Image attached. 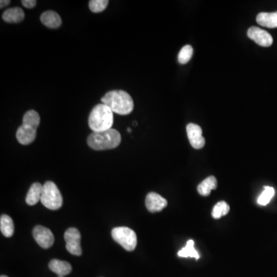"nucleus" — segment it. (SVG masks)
Returning <instances> with one entry per match:
<instances>
[{"label":"nucleus","mask_w":277,"mask_h":277,"mask_svg":"<svg viewBox=\"0 0 277 277\" xmlns=\"http://www.w3.org/2000/svg\"><path fill=\"white\" fill-rule=\"evenodd\" d=\"M102 103L119 115H129L134 108L131 96L123 90L110 91L103 97Z\"/></svg>","instance_id":"f257e3e1"},{"label":"nucleus","mask_w":277,"mask_h":277,"mask_svg":"<svg viewBox=\"0 0 277 277\" xmlns=\"http://www.w3.org/2000/svg\"><path fill=\"white\" fill-rule=\"evenodd\" d=\"M113 112L105 104L96 106L89 114V127L94 133L107 131L113 127L114 117Z\"/></svg>","instance_id":"f03ea898"},{"label":"nucleus","mask_w":277,"mask_h":277,"mask_svg":"<svg viewBox=\"0 0 277 277\" xmlns=\"http://www.w3.org/2000/svg\"><path fill=\"white\" fill-rule=\"evenodd\" d=\"M40 117L35 110H30L23 116V124L17 132V139L22 145H29L34 141L36 130L40 126Z\"/></svg>","instance_id":"7ed1b4c3"},{"label":"nucleus","mask_w":277,"mask_h":277,"mask_svg":"<svg viewBox=\"0 0 277 277\" xmlns=\"http://www.w3.org/2000/svg\"><path fill=\"white\" fill-rule=\"evenodd\" d=\"M120 143L121 135L114 129L99 133L94 132L87 139L88 146L97 151L115 149Z\"/></svg>","instance_id":"20e7f679"},{"label":"nucleus","mask_w":277,"mask_h":277,"mask_svg":"<svg viewBox=\"0 0 277 277\" xmlns=\"http://www.w3.org/2000/svg\"><path fill=\"white\" fill-rule=\"evenodd\" d=\"M41 201L43 205L52 210H59L62 206V197L57 186L51 181L43 185Z\"/></svg>","instance_id":"39448f33"},{"label":"nucleus","mask_w":277,"mask_h":277,"mask_svg":"<svg viewBox=\"0 0 277 277\" xmlns=\"http://www.w3.org/2000/svg\"><path fill=\"white\" fill-rule=\"evenodd\" d=\"M112 237L126 250L133 251L137 245V236L131 229L126 226L116 227L112 230Z\"/></svg>","instance_id":"423d86ee"},{"label":"nucleus","mask_w":277,"mask_h":277,"mask_svg":"<svg viewBox=\"0 0 277 277\" xmlns=\"http://www.w3.org/2000/svg\"><path fill=\"white\" fill-rule=\"evenodd\" d=\"M66 243V249L74 256L82 255V248L80 246L81 235L79 230L74 227L68 229L64 234Z\"/></svg>","instance_id":"0eeeda50"},{"label":"nucleus","mask_w":277,"mask_h":277,"mask_svg":"<svg viewBox=\"0 0 277 277\" xmlns=\"http://www.w3.org/2000/svg\"><path fill=\"white\" fill-rule=\"evenodd\" d=\"M33 236L36 243L43 249L51 247L54 243V236L51 230L40 225L35 226Z\"/></svg>","instance_id":"6e6552de"},{"label":"nucleus","mask_w":277,"mask_h":277,"mask_svg":"<svg viewBox=\"0 0 277 277\" xmlns=\"http://www.w3.org/2000/svg\"><path fill=\"white\" fill-rule=\"evenodd\" d=\"M247 36L250 40H253L255 43L262 47H269L272 46L273 43L272 36L266 30L259 27H250L248 30Z\"/></svg>","instance_id":"1a4fd4ad"},{"label":"nucleus","mask_w":277,"mask_h":277,"mask_svg":"<svg viewBox=\"0 0 277 277\" xmlns=\"http://www.w3.org/2000/svg\"><path fill=\"white\" fill-rule=\"evenodd\" d=\"M187 136L191 146L194 149H200L205 146V138L203 136V130L195 123H189L187 127Z\"/></svg>","instance_id":"9d476101"},{"label":"nucleus","mask_w":277,"mask_h":277,"mask_svg":"<svg viewBox=\"0 0 277 277\" xmlns=\"http://www.w3.org/2000/svg\"><path fill=\"white\" fill-rule=\"evenodd\" d=\"M167 206V200L156 193H149L146 198V207L151 213L162 211Z\"/></svg>","instance_id":"9b49d317"},{"label":"nucleus","mask_w":277,"mask_h":277,"mask_svg":"<svg viewBox=\"0 0 277 277\" xmlns=\"http://www.w3.org/2000/svg\"><path fill=\"white\" fill-rule=\"evenodd\" d=\"M49 268L50 270L57 274L59 277H64L72 271V266L69 262L56 259H52L49 262Z\"/></svg>","instance_id":"f8f14e48"},{"label":"nucleus","mask_w":277,"mask_h":277,"mask_svg":"<svg viewBox=\"0 0 277 277\" xmlns=\"http://www.w3.org/2000/svg\"><path fill=\"white\" fill-rule=\"evenodd\" d=\"M42 23L48 28H59L62 24V20L59 14L54 11H46L40 17Z\"/></svg>","instance_id":"ddd939ff"},{"label":"nucleus","mask_w":277,"mask_h":277,"mask_svg":"<svg viewBox=\"0 0 277 277\" xmlns=\"http://www.w3.org/2000/svg\"><path fill=\"white\" fill-rule=\"evenodd\" d=\"M258 24L266 28H277V11L274 13H260L256 17Z\"/></svg>","instance_id":"4468645a"},{"label":"nucleus","mask_w":277,"mask_h":277,"mask_svg":"<svg viewBox=\"0 0 277 277\" xmlns=\"http://www.w3.org/2000/svg\"><path fill=\"white\" fill-rule=\"evenodd\" d=\"M2 17L7 23H18L24 20L25 14L20 7H14L6 10Z\"/></svg>","instance_id":"2eb2a0df"},{"label":"nucleus","mask_w":277,"mask_h":277,"mask_svg":"<svg viewBox=\"0 0 277 277\" xmlns=\"http://www.w3.org/2000/svg\"><path fill=\"white\" fill-rule=\"evenodd\" d=\"M43 186L40 182H34L30 188L26 198V202L28 205L34 206L41 200Z\"/></svg>","instance_id":"dca6fc26"},{"label":"nucleus","mask_w":277,"mask_h":277,"mask_svg":"<svg viewBox=\"0 0 277 277\" xmlns=\"http://www.w3.org/2000/svg\"><path fill=\"white\" fill-rule=\"evenodd\" d=\"M217 187V180L215 176L210 175L207 179H204L203 182L199 184L197 187V191L200 195L204 197H208L213 190H216Z\"/></svg>","instance_id":"f3484780"},{"label":"nucleus","mask_w":277,"mask_h":277,"mask_svg":"<svg viewBox=\"0 0 277 277\" xmlns=\"http://www.w3.org/2000/svg\"><path fill=\"white\" fill-rule=\"evenodd\" d=\"M0 230H1V233L6 237L10 238L14 235V223L11 217L5 215V214L1 216V218H0Z\"/></svg>","instance_id":"a211bd4d"},{"label":"nucleus","mask_w":277,"mask_h":277,"mask_svg":"<svg viewBox=\"0 0 277 277\" xmlns=\"http://www.w3.org/2000/svg\"><path fill=\"white\" fill-rule=\"evenodd\" d=\"M179 257H192L196 259H200L198 252L194 248V241L193 240L187 241V246L178 252Z\"/></svg>","instance_id":"6ab92c4d"},{"label":"nucleus","mask_w":277,"mask_h":277,"mask_svg":"<svg viewBox=\"0 0 277 277\" xmlns=\"http://www.w3.org/2000/svg\"><path fill=\"white\" fill-rule=\"evenodd\" d=\"M230 206L227 203L224 201H220L216 204L215 207H213V212H212V217L216 220L221 218L224 216L227 215L230 212Z\"/></svg>","instance_id":"aec40b11"},{"label":"nucleus","mask_w":277,"mask_h":277,"mask_svg":"<svg viewBox=\"0 0 277 277\" xmlns=\"http://www.w3.org/2000/svg\"><path fill=\"white\" fill-rule=\"evenodd\" d=\"M193 55H194V49L191 45H187L183 46L179 51L178 61L180 64H187V62L191 61Z\"/></svg>","instance_id":"412c9836"},{"label":"nucleus","mask_w":277,"mask_h":277,"mask_svg":"<svg viewBox=\"0 0 277 277\" xmlns=\"http://www.w3.org/2000/svg\"><path fill=\"white\" fill-rule=\"evenodd\" d=\"M275 194V190L272 187H264V191L259 196L257 200L258 204L261 206H266Z\"/></svg>","instance_id":"4be33fe9"},{"label":"nucleus","mask_w":277,"mask_h":277,"mask_svg":"<svg viewBox=\"0 0 277 277\" xmlns=\"http://www.w3.org/2000/svg\"><path fill=\"white\" fill-rule=\"evenodd\" d=\"M108 4V0H91L89 3V10L93 13H101L106 10Z\"/></svg>","instance_id":"5701e85b"},{"label":"nucleus","mask_w":277,"mask_h":277,"mask_svg":"<svg viewBox=\"0 0 277 277\" xmlns=\"http://www.w3.org/2000/svg\"><path fill=\"white\" fill-rule=\"evenodd\" d=\"M22 4L23 7H26L27 9H33L36 7V0H23L22 1Z\"/></svg>","instance_id":"b1692460"},{"label":"nucleus","mask_w":277,"mask_h":277,"mask_svg":"<svg viewBox=\"0 0 277 277\" xmlns=\"http://www.w3.org/2000/svg\"><path fill=\"white\" fill-rule=\"evenodd\" d=\"M10 1H9V0H1V1H0V7H1V9L7 7V6L10 5Z\"/></svg>","instance_id":"393cba45"},{"label":"nucleus","mask_w":277,"mask_h":277,"mask_svg":"<svg viewBox=\"0 0 277 277\" xmlns=\"http://www.w3.org/2000/svg\"><path fill=\"white\" fill-rule=\"evenodd\" d=\"M0 277H8V276H7V275H2Z\"/></svg>","instance_id":"a878e982"},{"label":"nucleus","mask_w":277,"mask_h":277,"mask_svg":"<svg viewBox=\"0 0 277 277\" xmlns=\"http://www.w3.org/2000/svg\"><path fill=\"white\" fill-rule=\"evenodd\" d=\"M128 132L129 133H130V132H131V130H130V128L128 129Z\"/></svg>","instance_id":"bb28decb"},{"label":"nucleus","mask_w":277,"mask_h":277,"mask_svg":"<svg viewBox=\"0 0 277 277\" xmlns=\"http://www.w3.org/2000/svg\"><path fill=\"white\" fill-rule=\"evenodd\" d=\"M61 277V276H60Z\"/></svg>","instance_id":"cd10ccee"}]
</instances>
